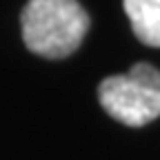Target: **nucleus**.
Instances as JSON below:
<instances>
[{
    "label": "nucleus",
    "instance_id": "nucleus-3",
    "mask_svg": "<svg viewBox=\"0 0 160 160\" xmlns=\"http://www.w3.org/2000/svg\"><path fill=\"white\" fill-rule=\"evenodd\" d=\"M122 7L136 38L160 49V0H122Z\"/></svg>",
    "mask_w": 160,
    "mask_h": 160
},
{
    "label": "nucleus",
    "instance_id": "nucleus-1",
    "mask_svg": "<svg viewBox=\"0 0 160 160\" xmlns=\"http://www.w3.org/2000/svg\"><path fill=\"white\" fill-rule=\"evenodd\" d=\"M29 51L49 60L71 56L85 40L89 16L78 0H29L20 16Z\"/></svg>",
    "mask_w": 160,
    "mask_h": 160
},
{
    "label": "nucleus",
    "instance_id": "nucleus-2",
    "mask_svg": "<svg viewBox=\"0 0 160 160\" xmlns=\"http://www.w3.org/2000/svg\"><path fill=\"white\" fill-rule=\"evenodd\" d=\"M102 109L127 127H142L160 116V71L136 62L127 73L109 76L98 87Z\"/></svg>",
    "mask_w": 160,
    "mask_h": 160
}]
</instances>
